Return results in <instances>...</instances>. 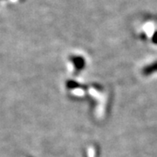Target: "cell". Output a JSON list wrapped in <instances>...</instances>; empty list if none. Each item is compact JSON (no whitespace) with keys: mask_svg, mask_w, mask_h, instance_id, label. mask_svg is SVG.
Returning a JSON list of instances; mask_svg holds the SVG:
<instances>
[]
</instances>
